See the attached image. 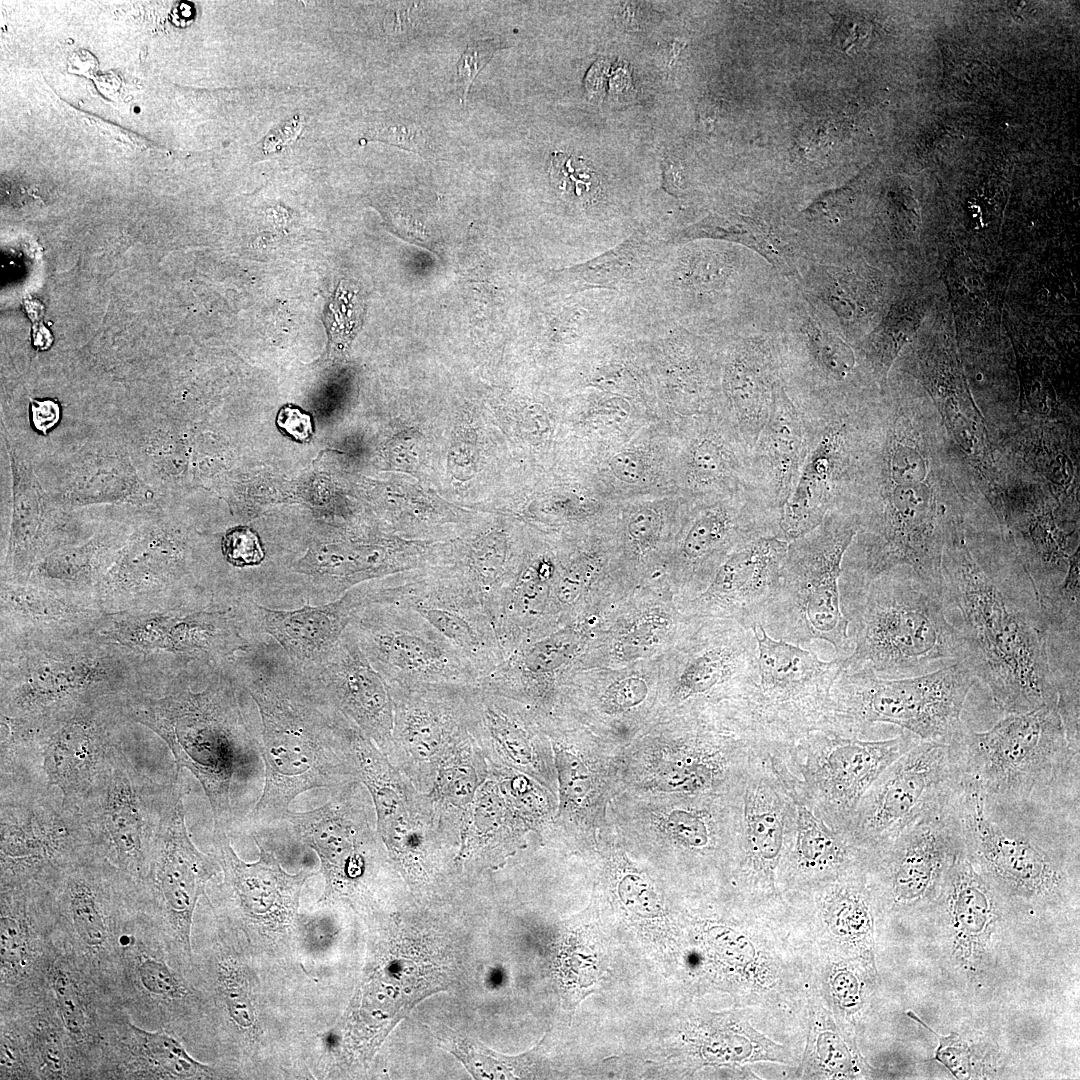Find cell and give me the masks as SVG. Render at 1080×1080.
Segmentation results:
<instances>
[{"label":"cell","instance_id":"cell-1","mask_svg":"<svg viewBox=\"0 0 1080 1080\" xmlns=\"http://www.w3.org/2000/svg\"><path fill=\"white\" fill-rule=\"evenodd\" d=\"M260 717L264 786L239 827L280 822L303 792L337 789L358 779L352 756L356 728L296 668L271 638L261 637L228 663Z\"/></svg>","mask_w":1080,"mask_h":1080},{"label":"cell","instance_id":"cell-2","mask_svg":"<svg viewBox=\"0 0 1080 1080\" xmlns=\"http://www.w3.org/2000/svg\"><path fill=\"white\" fill-rule=\"evenodd\" d=\"M941 585L965 641V664L997 707L1006 714L1058 707L1048 626L1025 567H988L957 529L943 552Z\"/></svg>","mask_w":1080,"mask_h":1080},{"label":"cell","instance_id":"cell-3","mask_svg":"<svg viewBox=\"0 0 1080 1080\" xmlns=\"http://www.w3.org/2000/svg\"><path fill=\"white\" fill-rule=\"evenodd\" d=\"M839 588L852 645L842 672L892 679L965 663L941 582L898 566L866 583L840 580Z\"/></svg>","mask_w":1080,"mask_h":1080},{"label":"cell","instance_id":"cell-4","mask_svg":"<svg viewBox=\"0 0 1080 1080\" xmlns=\"http://www.w3.org/2000/svg\"><path fill=\"white\" fill-rule=\"evenodd\" d=\"M245 691L227 665H210L205 685L180 676L163 698L135 706L134 718L156 732L170 749L177 771L189 770L209 801L214 827L237 824L233 795L252 775L260 754V724L245 710Z\"/></svg>","mask_w":1080,"mask_h":1080},{"label":"cell","instance_id":"cell-5","mask_svg":"<svg viewBox=\"0 0 1080 1080\" xmlns=\"http://www.w3.org/2000/svg\"><path fill=\"white\" fill-rule=\"evenodd\" d=\"M959 782L992 803L1080 811V749L1057 705L1006 714L987 731L965 724L947 742Z\"/></svg>","mask_w":1080,"mask_h":1080},{"label":"cell","instance_id":"cell-6","mask_svg":"<svg viewBox=\"0 0 1080 1080\" xmlns=\"http://www.w3.org/2000/svg\"><path fill=\"white\" fill-rule=\"evenodd\" d=\"M950 809L966 859L988 882L1027 898L1063 897L1078 858L1080 811L998 805L961 782Z\"/></svg>","mask_w":1080,"mask_h":1080},{"label":"cell","instance_id":"cell-7","mask_svg":"<svg viewBox=\"0 0 1080 1080\" xmlns=\"http://www.w3.org/2000/svg\"><path fill=\"white\" fill-rule=\"evenodd\" d=\"M857 531V514L838 508L813 530L788 542L780 586L762 622L771 637L799 646L823 640L834 647L836 657L850 655L839 582Z\"/></svg>","mask_w":1080,"mask_h":1080},{"label":"cell","instance_id":"cell-8","mask_svg":"<svg viewBox=\"0 0 1080 1080\" xmlns=\"http://www.w3.org/2000/svg\"><path fill=\"white\" fill-rule=\"evenodd\" d=\"M976 678L965 663L904 678L841 672L820 729L871 738L889 724L920 740L948 742L964 725L961 714Z\"/></svg>","mask_w":1080,"mask_h":1080},{"label":"cell","instance_id":"cell-9","mask_svg":"<svg viewBox=\"0 0 1080 1080\" xmlns=\"http://www.w3.org/2000/svg\"><path fill=\"white\" fill-rule=\"evenodd\" d=\"M756 682L735 700V720L763 744L789 747L820 729L843 659L823 661L810 650L752 628Z\"/></svg>","mask_w":1080,"mask_h":1080},{"label":"cell","instance_id":"cell-10","mask_svg":"<svg viewBox=\"0 0 1080 1080\" xmlns=\"http://www.w3.org/2000/svg\"><path fill=\"white\" fill-rule=\"evenodd\" d=\"M322 806L289 811L294 837L320 860L324 890L318 903L355 905L373 900L381 874L396 868L378 833L371 796L359 780L332 790Z\"/></svg>","mask_w":1080,"mask_h":1080},{"label":"cell","instance_id":"cell-11","mask_svg":"<svg viewBox=\"0 0 1080 1080\" xmlns=\"http://www.w3.org/2000/svg\"><path fill=\"white\" fill-rule=\"evenodd\" d=\"M795 785L785 748L773 745L759 749L736 785L734 848L742 892L752 908L785 902L778 874L795 820Z\"/></svg>","mask_w":1080,"mask_h":1080},{"label":"cell","instance_id":"cell-12","mask_svg":"<svg viewBox=\"0 0 1080 1080\" xmlns=\"http://www.w3.org/2000/svg\"><path fill=\"white\" fill-rule=\"evenodd\" d=\"M918 740L904 730L875 739L817 729L790 745L785 756L801 797L830 827L847 836L865 792Z\"/></svg>","mask_w":1080,"mask_h":1080},{"label":"cell","instance_id":"cell-13","mask_svg":"<svg viewBox=\"0 0 1080 1080\" xmlns=\"http://www.w3.org/2000/svg\"><path fill=\"white\" fill-rule=\"evenodd\" d=\"M811 438L794 488L777 521V537L790 542L838 508H851L868 438L856 405L804 407Z\"/></svg>","mask_w":1080,"mask_h":1080},{"label":"cell","instance_id":"cell-14","mask_svg":"<svg viewBox=\"0 0 1080 1080\" xmlns=\"http://www.w3.org/2000/svg\"><path fill=\"white\" fill-rule=\"evenodd\" d=\"M957 783L948 743L919 739L865 792L847 836L862 851L875 852L920 821L941 813Z\"/></svg>","mask_w":1080,"mask_h":1080},{"label":"cell","instance_id":"cell-15","mask_svg":"<svg viewBox=\"0 0 1080 1080\" xmlns=\"http://www.w3.org/2000/svg\"><path fill=\"white\" fill-rule=\"evenodd\" d=\"M348 628L388 686H475L480 681L466 657L406 606L365 600Z\"/></svg>","mask_w":1080,"mask_h":1080},{"label":"cell","instance_id":"cell-16","mask_svg":"<svg viewBox=\"0 0 1080 1080\" xmlns=\"http://www.w3.org/2000/svg\"><path fill=\"white\" fill-rule=\"evenodd\" d=\"M471 686H389L393 699L389 760L422 793H429L446 761L475 742Z\"/></svg>","mask_w":1080,"mask_h":1080},{"label":"cell","instance_id":"cell-17","mask_svg":"<svg viewBox=\"0 0 1080 1080\" xmlns=\"http://www.w3.org/2000/svg\"><path fill=\"white\" fill-rule=\"evenodd\" d=\"M366 601L396 603L417 612L466 657L477 671L479 683L504 659L485 607L456 578L437 566L370 581L366 584Z\"/></svg>","mask_w":1080,"mask_h":1080},{"label":"cell","instance_id":"cell-18","mask_svg":"<svg viewBox=\"0 0 1080 1080\" xmlns=\"http://www.w3.org/2000/svg\"><path fill=\"white\" fill-rule=\"evenodd\" d=\"M251 837L259 858L249 863L233 849L228 831L214 827L213 855L223 873V904L241 924L249 941L270 946L291 936L302 888L316 873L305 869L288 873L259 838L253 834Z\"/></svg>","mask_w":1080,"mask_h":1080},{"label":"cell","instance_id":"cell-19","mask_svg":"<svg viewBox=\"0 0 1080 1080\" xmlns=\"http://www.w3.org/2000/svg\"><path fill=\"white\" fill-rule=\"evenodd\" d=\"M949 803L941 813L869 854L866 878L874 900L906 906L924 900L942 885L949 868L964 855Z\"/></svg>","mask_w":1080,"mask_h":1080},{"label":"cell","instance_id":"cell-20","mask_svg":"<svg viewBox=\"0 0 1080 1080\" xmlns=\"http://www.w3.org/2000/svg\"><path fill=\"white\" fill-rule=\"evenodd\" d=\"M179 772L167 790L154 842L153 886L173 938L191 955V929L197 902L217 873L214 855L192 842L186 822Z\"/></svg>","mask_w":1080,"mask_h":1080},{"label":"cell","instance_id":"cell-21","mask_svg":"<svg viewBox=\"0 0 1080 1080\" xmlns=\"http://www.w3.org/2000/svg\"><path fill=\"white\" fill-rule=\"evenodd\" d=\"M300 671L348 721L389 756L394 721L392 695L349 628L321 663Z\"/></svg>","mask_w":1080,"mask_h":1080},{"label":"cell","instance_id":"cell-22","mask_svg":"<svg viewBox=\"0 0 1080 1080\" xmlns=\"http://www.w3.org/2000/svg\"><path fill=\"white\" fill-rule=\"evenodd\" d=\"M364 601L363 583L327 604L282 609L240 598L238 605L253 640L271 638L296 668L304 670L318 665L329 655Z\"/></svg>","mask_w":1080,"mask_h":1080},{"label":"cell","instance_id":"cell-23","mask_svg":"<svg viewBox=\"0 0 1080 1080\" xmlns=\"http://www.w3.org/2000/svg\"><path fill=\"white\" fill-rule=\"evenodd\" d=\"M810 438L807 412L782 382L775 390L768 419L750 453L752 493L772 518L776 536L778 517L794 488Z\"/></svg>","mask_w":1080,"mask_h":1080},{"label":"cell","instance_id":"cell-24","mask_svg":"<svg viewBox=\"0 0 1080 1080\" xmlns=\"http://www.w3.org/2000/svg\"><path fill=\"white\" fill-rule=\"evenodd\" d=\"M787 546V541L765 535L736 548L718 568L701 604L735 618L744 628L762 626L780 586Z\"/></svg>","mask_w":1080,"mask_h":1080},{"label":"cell","instance_id":"cell-25","mask_svg":"<svg viewBox=\"0 0 1080 1080\" xmlns=\"http://www.w3.org/2000/svg\"><path fill=\"white\" fill-rule=\"evenodd\" d=\"M795 798L792 834L778 874L782 895L806 891L865 869L869 854L819 817L796 785Z\"/></svg>","mask_w":1080,"mask_h":1080},{"label":"cell","instance_id":"cell-26","mask_svg":"<svg viewBox=\"0 0 1080 1080\" xmlns=\"http://www.w3.org/2000/svg\"><path fill=\"white\" fill-rule=\"evenodd\" d=\"M131 767L121 751L111 747L92 788L100 802L92 824L114 862L130 872L141 873L145 861V826L140 794Z\"/></svg>","mask_w":1080,"mask_h":1080},{"label":"cell","instance_id":"cell-27","mask_svg":"<svg viewBox=\"0 0 1080 1080\" xmlns=\"http://www.w3.org/2000/svg\"><path fill=\"white\" fill-rule=\"evenodd\" d=\"M519 811L497 772L488 764V775L472 802L457 863L478 870L495 868L519 844Z\"/></svg>","mask_w":1080,"mask_h":1080},{"label":"cell","instance_id":"cell-28","mask_svg":"<svg viewBox=\"0 0 1080 1080\" xmlns=\"http://www.w3.org/2000/svg\"><path fill=\"white\" fill-rule=\"evenodd\" d=\"M781 360L772 347L751 341L736 350L725 372V392L732 425L752 450L783 382Z\"/></svg>","mask_w":1080,"mask_h":1080},{"label":"cell","instance_id":"cell-29","mask_svg":"<svg viewBox=\"0 0 1080 1080\" xmlns=\"http://www.w3.org/2000/svg\"><path fill=\"white\" fill-rule=\"evenodd\" d=\"M472 734L487 762L538 772L537 742L513 699L475 685L468 693Z\"/></svg>","mask_w":1080,"mask_h":1080},{"label":"cell","instance_id":"cell-30","mask_svg":"<svg viewBox=\"0 0 1080 1080\" xmlns=\"http://www.w3.org/2000/svg\"><path fill=\"white\" fill-rule=\"evenodd\" d=\"M112 746L88 718L63 724L46 742L43 769L49 786L63 794V805L73 807L88 796Z\"/></svg>","mask_w":1080,"mask_h":1080},{"label":"cell","instance_id":"cell-31","mask_svg":"<svg viewBox=\"0 0 1080 1080\" xmlns=\"http://www.w3.org/2000/svg\"><path fill=\"white\" fill-rule=\"evenodd\" d=\"M435 566L455 577L476 597L494 623L500 599L514 575L508 534L501 526L477 533L460 549L458 557Z\"/></svg>","mask_w":1080,"mask_h":1080},{"label":"cell","instance_id":"cell-32","mask_svg":"<svg viewBox=\"0 0 1080 1080\" xmlns=\"http://www.w3.org/2000/svg\"><path fill=\"white\" fill-rule=\"evenodd\" d=\"M487 775L488 762L475 741L444 763L428 794L466 830L472 802Z\"/></svg>","mask_w":1080,"mask_h":1080},{"label":"cell","instance_id":"cell-33","mask_svg":"<svg viewBox=\"0 0 1080 1080\" xmlns=\"http://www.w3.org/2000/svg\"><path fill=\"white\" fill-rule=\"evenodd\" d=\"M721 238L743 244L758 252L773 266L785 272L790 269L788 250L776 239L764 223L740 214H711L683 231L679 238Z\"/></svg>","mask_w":1080,"mask_h":1080},{"label":"cell","instance_id":"cell-34","mask_svg":"<svg viewBox=\"0 0 1080 1080\" xmlns=\"http://www.w3.org/2000/svg\"><path fill=\"white\" fill-rule=\"evenodd\" d=\"M9 813L13 820L4 813L1 820V853L6 859L44 858L69 834L64 820L57 815Z\"/></svg>","mask_w":1080,"mask_h":1080},{"label":"cell","instance_id":"cell-35","mask_svg":"<svg viewBox=\"0 0 1080 1080\" xmlns=\"http://www.w3.org/2000/svg\"><path fill=\"white\" fill-rule=\"evenodd\" d=\"M135 1056L153 1075L170 1079L211 1078L209 1067L193 1059L183 1045L164 1031H145L131 1026Z\"/></svg>","mask_w":1080,"mask_h":1080},{"label":"cell","instance_id":"cell-36","mask_svg":"<svg viewBox=\"0 0 1080 1080\" xmlns=\"http://www.w3.org/2000/svg\"><path fill=\"white\" fill-rule=\"evenodd\" d=\"M806 337L808 356L829 386V404L846 405L839 402L834 385L849 381L856 364L853 350L841 338L815 324L806 328Z\"/></svg>","mask_w":1080,"mask_h":1080},{"label":"cell","instance_id":"cell-37","mask_svg":"<svg viewBox=\"0 0 1080 1080\" xmlns=\"http://www.w3.org/2000/svg\"><path fill=\"white\" fill-rule=\"evenodd\" d=\"M68 911L81 941L90 948H100L107 940V928L100 902L92 885L84 879H72L67 887Z\"/></svg>","mask_w":1080,"mask_h":1080},{"label":"cell","instance_id":"cell-38","mask_svg":"<svg viewBox=\"0 0 1080 1080\" xmlns=\"http://www.w3.org/2000/svg\"><path fill=\"white\" fill-rule=\"evenodd\" d=\"M710 810L676 809L667 819V830L682 846L694 851H706L716 845L720 826L717 820L719 816Z\"/></svg>","mask_w":1080,"mask_h":1080},{"label":"cell","instance_id":"cell-39","mask_svg":"<svg viewBox=\"0 0 1080 1080\" xmlns=\"http://www.w3.org/2000/svg\"><path fill=\"white\" fill-rule=\"evenodd\" d=\"M136 977L149 995L166 1000H180L189 993L179 976L164 961L152 956L140 958Z\"/></svg>","mask_w":1080,"mask_h":1080},{"label":"cell","instance_id":"cell-40","mask_svg":"<svg viewBox=\"0 0 1080 1080\" xmlns=\"http://www.w3.org/2000/svg\"><path fill=\"white\" fill-rule=\"evenodd\" d=\"M53 990L63 1026L70 1036L81 1039L86 1028L84 1002L79 988L69 973L56 969Z\"/></svg>","mask_w":1080,"mask_h":1080},{"label":"cell","instance_id":"cell-41","mask_svg":"<svg viewBox=\"0 0 1080 1080\" xmlns=\"http://www.w3.org/2000/svg\"><path fill=\"white\" fill-rule=\"evenodd\" d=\"M28 934L22 921L2 910L1 913V971L2 977L19 975L28 963Z\"/></svg>","mask_w":1080,"mask_h":1080},{"label":"cell","instance_id":"cell-42","mask_svg":"<svg viewBox=\"0 0 1080 1080\" xmlns=\"http://www.w3.org/2000/svg\"><path fill=\"white\" fill-rule=\"evenodd\" d=\"M554 753L563 810L587 793L590 777L581 760L571 752L554 744Z\"/></svg>","mask_w":1080,"mask_h":1080},{"label":"cell","instance_id":"cell-43","mask_svg":"<svg viewBox=\"0 0 1080 1080\" xmlns=\"http://www.w3.org/2000/svg\"><path fill=\"white\" fill-rule=\"evenodd\" d=\"M221 549L226 560L239 569L258 567L265 558L260 538L247 526L229 529L223 536Z\"/></svg>","mask_w":1080,"mask_h":1080},{"label":"cell","instance_id":"cell-44","mask_svg":"<svg viewBox=\"0 0 1080 1080\" xmlns=\"http://www.w3.org/2000/svg\"><path fill=\"white\" fill-rule=\"evenodd\" d=\"M502 44L498 39L476 40L468 43L457 62L456 83L461 102L466 101L470 87L479 72L489 63Z\"/></svg>","mask_w":1080,"mask_h":1080},{"label":"cell","instance_id":"cell-45","mask_svg":"<svg viewBox=\"0 0 1080 1080\" xmlns=\"http://www.w3.org/2000/svg\"><path fill=\"white\" fill-rule=\"evenodd\" d=\"M593 571L590 559H579L570 564L557 578L553 603L559 606L572 604L581 594L583 586Z\"/></svg>","mask_w":1080,"mask_h":1080},{"label":"cell","instance_id":"cell-46","mask_svg":"<svg viewBox=\"0 0 1080 1080\" xmlns=\"http://www.w3.org/2000/svg\"><path fill=\"white\" fill-rule=\"evenodd\" d=\"M939 1040L936 1059L945 1065L957 1079L970 1077V1055L966 1043L962 1042L957 1035L947 1037L940 1036L934 1031Z\"/></svg>","mask_w":1080,"mask_h":1080},{"label":"cell","instance_id":"cell-47","mask_svg":"<svg viewBox=\"0 0 1080 1080\" xmlns=\"http://www.w3.org/2000/svg\"><path fill=\"white\" fill-rule=\"evenodd\" d=\"M551 176L559 185H574V192L577 195L584 192L581 186L589 189L593 180L592 174L584 164L562 153L553 155Z\"/></svg>","mask_w":1080,"mask_h":1080},{"label":"cell","instance_id":"cell-48","mask_svg":"<svg viewBox=\"0 0 1080 1080\" xmlns=\"http://www.w3.org/2000/svg\"><path fill=\"white\" fill-rule=\"evenodd\" d=\"M647 685L643 679L630 677L611 685L605 694L610 706L623 709L637 705L646 697Z\"/></svg>","mask_w":1080,"mask_h":1080},{"label":"cell","instance_id":"cell-49","mask_svg":"<svg viewBox=\"0 0 1080 1080\" xmlns=\"http://www.w3.org/2000/svg\"><path fill=\"white\" fill-rule=\"evenodd\" d=\"M277 426L297 441H307L313 433L311 416L296 406H283L276 418Z\"/></svg>","mask_w":1080,"mask_h":1080},{"label":"cell","instance_id":"cell-50","mask_svg":"<svg viewBox=\"0 0 1080 1080\" xmlns=\"http://www.w3.org/2000/svg\"><path fill=\"white\" fill-rule=\"evenodd\" d=\"M660 526L659 515L653 509L644 508L636 512L629 521L628 533L637 543L647 545L656 539Z\"/></svg>","mask_w":1080,"mask_h":1080},{"label":"cell","instance_id":"cell-51","mask_svg":"<svg viewBox=\"0 0 1080 1080\" xmlns=\"http://www.w3.org/2000/svg\"><path fill=\"white\" fill-rule=\"evenodd\" d=\"M610 468L618 479L629 484L640 481L645 473L641 458L630 451L615 454L610 461Z\"/></svg>","mask_w":1080,"mask_h":1080},{"label":"cell","instance_id":"cell-52","mask_svg":"<svg viewBox=\"0 0 1080 1080\" xmlns=\"http://www.w3.org/2000/svg\"><path fill=\"white\" fill-rule=\"evenodd\" d=\"M60 406L53 399H33L30 403L31 421L34 428L46 434L60 420Z\"/></svg>","mask_w":1080,"mask_h":1080},{"label":"cell","instance_id":"cell-53","mask_svg":"<svg viewBox=\"0 0 1080 1080\" xmlns=\"http://www.w3.org/2000/svg\"><path fill=\"white\" fill-rule=\"evenodd\" d=\"M664 187L671 194L677 195L682 189V171L674 161L666 160L663 169Z\"/></svg>","mask_w":1080,"mask_h":1080},{"label":"cell","instance_id":"cell-54","mask_svg":"<svg viewBox=\"0 0 1080 1080\" xmlns=\"http://www.w3.org/2000/svg\"><path fill=\"white\" fill-rule=\"evenodd\" d=\"M34 345L38 349L44 350L51 344L50 332L44 327L37 328L33 333Z\"/></svg>","mask_w":1080,"mask_h":1080}]
</instances>
